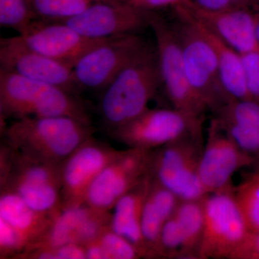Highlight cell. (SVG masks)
Instances as JSON below:
<instances>
[{
    "label": "cell",
    "mask_w": 259,
    "mask_h": 259,
    "mask_svg": "<svg viewBox=\"0 0 259 259\" xmlns=\"http://www.w3.org/2000/svg\"><path fill=\"white\" fill-rule=\"evenodd\" d=\"M93 133L91 125L71 117H24L5 127L3 143L32 159L61 165Z\"/></svg>",
    "instance_id": "6da1fadb"
},
{
    "label": "cell",
    "mask_w": 259,
    "mask_h": 259,
    "mask_svg": "<svg viewBox=\"0 0 259 259\" xmlns=\"http://www.w3.org/2000/svg\"><path fill=\"white\" fill-rule=\"evenodd\" d=\"M162 83L157 51L146 45L103 90L100 112L114 130L147 110Z\"/></svg>",
    "instance_id": "7a4b0ae2"
},
{
    "label": "cell",
    "mask_w": 259,
    "mask_h": 259,
    "mask_svg": "<svg viewBox=\"0 0 259 259\" xmlns=\"http://www.w3.org/2000/svg\"><path fill=\"white\" fill-rule=\"evenodd\" d=\"M2 119L68 117L90 124L79 100L64 89L0 70Z\"/></svg>",
    "instance_id": "3957f363"
},
{
    "label": "cell",
    "mask_w": 259,
    "mask_h": 259,
    "mask_svg": "<svg viewBox=\"0 0 259 259\" xmlns=\"http://www.w3.org/2000/svg\"><path fill=\"white\" fill-rule=\"evenodd\" d=\"M61 165L32 159L3 143L0 151L1 190L16 194L37 212L53 215L62 207Z\"/></svg>",
    "instance_id": "277c9868"
},
{
    "label": "cell",
    "mask_w": 259,
    "mask_h": 259,
    "mask_svg": "<svg viewBox=\"0 0 259 259\" xmlns=\"http://www.w3.org/2000/svg\"><path fill=\"white\" fill-rule=\"evenodd\" d=\"M175 24L180 38L187 78L192 90L208 110L215 112L231 101L223 88L217 54L203 29L176 8Z\"/></svg>",
    "instance_id": "5b68a950"
},
{
    "label": "cell",
    "mask_w": 259,
    "mask_h": 259,
    "mask_svg": "<svg viewBox=\"0 0 259 259\" xmlns=\"http://www.w3.org/2000/svg\"><path fill=\"white\" fill-rule=\"evenodd\" d=\"M203 148L202 134H195L153 150L150 153L151 178L180 200L204 198L207 194L199 178Z\"/></svg>",
    "instance_id": "8992f818"
},
{
    "label": "cell",
    "mask_w": 259,
    "mask_h": 259,
    "mask_svg": "<svg viewBox=\"0 0 259 259\" xmlns=\"http://www.w3.org/2000/svg\"><path fill=\"white\" fill-rule=\"evenodd\" d=\"M148 26L156 39L162 83L173 108L192 118L202 120L208 109L191 87L186 73L180 38L175 24L148 11Z\"/></svg>",
    "instance_id": "52a82bcc"
},
{
    "label": "cell",
    "mask_w": 259,
    "mask_h": 259,
    "mask_svg": "<svg viewBox=\"0 0 259 259\" xmlns=\"http://www.w3.org/2000/svg\"><path fill=\"white\" fill-rule=\"evenodd\" d=\"M204 225L198 258H228L249 231L232 188L204 199Z\"/></svg>",
    "instance_id": "ba28073f"
},
{
    "label": "cell",
    "mask_w": 259,
    "mask_h": 259,
    "mask_svg": "<svg viewBox=\"0 0 259 259\" xmlns=\"http://www.w3.org/2000/svg\"><path fill=\"white\" fill-rule=\"evenodd\" d=\"M202 120L172 109H149L112 130V137L128 148L151 151L191 134H202Z\"/></svg>",
    "instance_id": "9c48e42d"
},
{
    "label": "cell",
    "mask_w": 259,
    "mask_h": 259,
    "mask_svg": "<svg viewBox=\"0 0 259 259\" xmlns=\"http://www.w3.org/2000/svg\"><path fill=\"white\" fill-rule=\"evenodd\" d=\"M146 45L136 34L109 37L74 64L73 74L76 88L105 90Z\"/></svg>",
    "instance_id": "30bf717a"
},
{
    "label": "cell",
    "mask_w": 259,
    "mask_h": 259,
    "mask_svg": "<svg viewBox=\"0 0 259 259\" xmlns=\"http://www.w3.org/2000/svg\"><path fill=\"white\" fill-rule=\"evenodd\" d=\"M150 153L139 148L119 151L94 180L85 204L110 212L120 197L149 175Z\"/></svg>",
    "instance_id": "8fae6325"
},
{
    "label": "cell",
    "mask_w": 259,
    "mask_h": 259,
    "mask_svg": "<svg viewBox=\"0 0 259 259\" xmlns=\"http://www.w3.org/2000/svg\"><path fill=\"white\" fill-rule=\"evenodd\" d=\"M225 132L217 121L212 120L199 164V178L207 194L231 188L234 174L253 162Z\"/></svg>",
    "instance_id": "7c38bea8"
},
{
    "label": "cell",
    "mask_w": 259,
    "mask_h": 259,
    "mask_svg": "<svg viewBox=\"0 0 259 259\" xmlns=\"http://www.w3.org/2000/svg\"><path fill=\"white\" fill-rule=\"evenodd\" d=\"M148 10L127 3L95 2L80 14L59 20L93 38H107L118 35L136 34L148 26Z\"/></svg>",
    "instance_id": "4fadbf2b"
},
{
    "label": "cell",
    "mask_w": 259,
    "mask_h": 259,
    "mask_svg": "<svg viewBox=\"0 0 259 259\" xmlns=\"http://www.w3.org/2000/svg\"><path fill=\"white\" fill-rule=\"evenodd\" d=\"M119 151L93 137L87 140L61 165V204L85 203L90 185Z\"/></svg>",
    "instance_id": "5bb4252c"
},
{
    "label": "cell",
    "mask_w": 259,
    "mask_h": 259,
    "mask_svg": "<svg viewBox=\"0 0 259 259\" xmlns=\"http://www.w3.org/2000/svg\"><path fill=\"white\" fill-rule=\"evenodd\" d=\"M0 70L59 87L72 93L76 88L73 66L27 47L18 36L1 38Z\"/></svg>",
    "instance_id": "9a60e30c"
},
{
    "label": "cell",
    "mask_w": 259,
    "mask_h": 259,
    "mask_svg": "<svg viewBox=\"0 0 259 259\" xmlns=\"http://www.w3.org/2000/svg\"><path fill=\"white\" fill-rule=\"evenodd\" d=\"M18 37L32 50L71 65L73 67L88 51L109 38L85 36L60 22L50 23L36 20Z\"/></svg>",
    "instance_id": "2e32d148"
},
{
    "label": "cell",
    "mask_w": 259,
    "mask_h": 259,
    "mask_svg": "<svg viewBox=\"0 0 259 259\" xmlns=\"http://www.w3.org/2000/svg\"><path fill=\"white\" fill-rule=\"evenodd\" d=\"M180 8L192 20L200 24L240 54L259 51L255 29V15L244 8L233 7L219 11H208L185 2Z\"/></svg>",
    "instance_id": "e0dca14e"
},
{
    "label": "cell",
    "mask_w": 259,
    "mask_h": 259,
    "mask_svg": "<svg viewBox=\"0 0 259 259\" xmlns=\"http://www.w3.org/2000/svg\"><path fill=\"white\" fill-rule=\"evenodd\" d=\"M105 226L106 220L102 213L87 204L61 207L53 214L47 233L26 250L56 248L68 243L85 245L97 239Z\"/></svg>",
    "instance_id": "ac0fdd59"
},
{
    "label": "cell",
    "mask_w": 259,
    "mask_h": 259,
    "mask_svg": "<svg viewBox=\"0 0 259 259\" xmlns=\"http://www.w3.org/2000/svg\"><path fill=\"white\" fill-rule=\"evenodd\" d=\"M151 182L149 174L141 183L120 197L112 208L110 222V229L131 242L146 258L141 220Z\"/></svg>",
    "instance_id": "d6986e66"
},
{
    "label": "cell",
    "mask_w": 259,
    "mask_h": 259,
    "mask_svg": "<svg viewBox=\"0 0 259 259\" xmlns=\"http://www.w3.org/2000/svg\"><path fill=\"white\" fill-rule=\"evenodd\" d=\"M180 200L173 192L151 178L141 220L146 258H158L162 229Z\"/></svg>",
    "instance_id": "ffe728a7"
},
{
    "label": "cell",
    "mask_w": 259,
    "mask_h": 259,
    "mask_svg": "<svg viewBox=\"0 0 259 259\" xmlns=\"http://www.w3.org/2000/svg\"><path fill=\"white\" fill-rule=\"evenodd\" d=\"M52 216L34 210L16 194L1 190L0 219L18 233L25 243V250L35 244L47 233Z\"/></svg>",
    "instance_id": "44dd1931"
},
{
    "label": "cell",
    "mask_w": 259,
    "mask_h": 259,
    "mask_svg": "<svg viewBox=\"0 0 259 259\" xmlns=\"http://www.w3.org/2000/svg\"><path fill=\"white\" fill-rule=\"evenodd\" d=\"M199 25L203 29L217 54L221 82L228 96L231 100H252L247 88L241 54L200 24Z\"/></svg>",
    "instance_id": "7402d4cb"
},
{
    "label": "cell",
    "mask_w": 259,
    "mask_h": 259,
    "mask_svg": "<svg viewBox=\"0 0 259 259\" xmlns=\"http://www.w3.org/2000/svg\"><path fill=\"white\" fill-rule=\"evenodd\" d=\"M204 199L180 200L174 216L182 234V258H198L204 225Z\"/></svg>",
    "instance_id": "603a6c76"
},
{
    "label": "cell",
    "mask_w": 259,
    "mask_h": 259,
    "mask_svg": "<svg viewBox=\"0 0 259 259\" xmlns=\"http://www.w3.org/2000/svg\"><path fill=\"white\" fill-rule=\"evenodd\" d=\"M234 194L248 229L259 232V171L246 177Z\"/></svg>",
    "instance_id": "cb8c5ba5"
},
{
    "label": "cell",
    "mask_w": 259,
    "mask_h": 259,
    "mask_svg": "<svg viewBox=\"0 0 259 259\" xmlns=\"http://www.w3.org/2000/svg\"><path fill=\"white\" fill-rule=\"evenodd\" d=\"M36 18L59 21L84 11L97 0H30Z\"/></svg>",
    "instance_id": "d4e9b609"
},
{
    "label": "cell",
    "mask_w": 259,
    "mask_h": 259,
    "mask_svg": "<svg viewBox=\"0 0 259 259\" xmlns=\"http://www.w3.org/2000/svg\"><path fill=\"white\" fill-rule=\"evenodd\" d=\"M30 0H0L1 26L23 34L36 20Z\"/></svg>",
    "instance_id": "484cf974"
},
{
    "label": "cell",
    "mask_w": 259,
    "mask_h": 259,
    "mask_svg": "<svg viewBox=\"0 0 259 259\" xmlns=\"http://www.w3.org/2000/svg\"><path fill=\"white\" fill-rule=\"evenodd\" d=\"M105 250L107 259H137L142 258L141 252L124 237L117 234L110 227L98 238Z\"/></svg>",
    "instance_id": "4316f807"
},
{
    "label": "cell",
    "mask_w": 259,
    "mask_h": 259,
    "mask_svg": "<svg viewBox=\"0 0 259 259\" xmlns=\"http://www.w3.org/2000/svg\"><path fill=\"white\" fill-rule=\"evenodd\" d=\"M25 249V245L15 230L0 219V256L1 258H16Z\"/></svg>",
    "instance_id": "83f0119b"
},
{
    "label": "cell",
    "mask_w": 259,
    "mask_h": 259,
    "mask_svg": "<svg viewBox=\"0 0 259 259\" xmlns=\"http://www.w3.org/2000/svg\"><path fill=\"white\" fill-rule=\"evenodd\" d=\"M247 88L250 98L259 102V51L242 54Z\"/></svg>",
    "instance_id": "f1b7e54d"
},
{
    "label": "cell",
    "mask_w": 259,
    "mask_h": 259,
    "mask_svg": "<svg viewBox=\"0 0 259 259\" xmlns=\"http://www.w3.org/2000/svg\"><path fill=\"white\" fill-rule=\"evenodd\" d=\"M229 259H259V232L248 231Z\"/></svg>",
    "instance_id": "f546056e"
},
{
    "label": "cell",
    "mask_w": 259,
    "mask_h": 259,
    "mask_svg": "<svg viewBox=\"0 0 259 259\" xmlns=\"http://www.w3.org/2000/svg\"><path fill=\"white\" fill-rule=\"evenodd\" d=\"M187 0H128L138 8L145 10L158 9L168 6H178Z\"/></svg>",
    "instance_id": "4dcf8cb0"
},
{
    "label": "cell",
    "mask_w": 259,
    "mask_h": 259,
    "mask_svg": "<svg viewBox=\"0 0 259 259\" xmlns=\"http://www.w3.org/2000/svg\"><path fill=\"white\" fill-rule=\"evenodd\" d=\"M190 4L201 10L219 11L233 8L231 0H187Z\"/></svg>",
    "instance_id": "1f68e13d"
},
{
    "label": "cell",
    "mask_w": 259,
    "mask_h": 259,
    "mask_svg": "<svg viewBox=\"0 0 259 259\" xmlns=\"http://www.w3.org/2000/svg\"><path fill=\"white\" fill-rule=\"evenodd\" d=\"M84 247L87 259H107L105 250L98 240L90 242Z\"/></svg>",
    "instance_id": "d6a6232c"
},
{
    "label": "cell",
    "mask_w": 259,
    "mask_h": 259,
    "mask_svg": "<svg viewBox=\"0 0 259 259\" xmlns=\"http://www.w3.org/2000/svg\"><path fill=\"white\" fill-rule=\"evenodd\" d=\"M231 1L233 6L241 7V8H243V6H244L245 4H247L250 0H231Z\"/></svg>",
    "instance_id": "836d02e7"
},
{
    "label": "cell",
    "mask_w": 259,
    "mask_h": 259,
    "mask_svg": "<svg viewBox=\"0 0 259 259\" xmlns=\"http://www.w3.org/2000/svg\"><path fill=\"white\" fill-rule=\"evenodd\" d=\"M255 29H256L257 39L259 44V13L255 15Z\"/></svg>",
    "instance_id": "e575fe53"
},
{
    "label": "cell",
    "mask_w": 259,
    "mask_h": 259,
    "mask_svg": "<svg viewBox=\"0 0 259 259\" xmlns=\"http://www.w3.org/2000/svg\"><path fill=\"white\" fill-rule=\"evenodd\" d=\"M97 1H99V0H97Z\"/></svg>",
    "instance_id": "d590c367"
}]
</instances>
